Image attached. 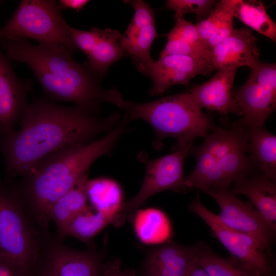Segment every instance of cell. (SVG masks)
Returning <instances> with one entry per match:
<instances>
[{
  "label": "cell",
  "mask_w": 276,
  "mask_h": 276,
  "mask_svg": "<svg viewBox=\"0 0 276 276\" xmlns=\"http://www.w3.org/2000/svg\"><path fill=\"white\" fill-rule=\"evenodd\" d=\"M122 120L118 111L101 117L99 112L78 106H63L47 98H35L29 104L19 129L0 139L9 180L20 178L52 153L97 140Z\"/></svg>",
  "instance_id": "6da1fadb"
},
{
  "label": "cell",
  "mask_w": 276,
  "mask_h": 276,
  "mask_svg": "<svg viewBox=\"0 0 276 276\" xmlns=\"http://www.w3.org/2000/svg\"><path fill=\"white\" fill-rule=\"evenodd\" d=\"M0 47L9 60L30 68L49 100L73 103L97 112L104 103L123 109L124 100L118 89L103 87L102 79L86 61L78 62L72 53L21 39L2 40Z\"/></svg>",
  "instance_id": "7a4b0ae2"
},
{
  "label": "cell",
  "mask_w": 276,
  "mask_h": 276,
  "mask_svg": "<svg viewBox=\"0 0 276 276\" xmlns=\"http://www.w3.org/2000/svg\"><path fill=\"white\" fill-rule=\"evenodd\" d=\"M129 122L123 118L119 125L100 138L47 155L18 181L10 183L37 223L49 228L48 214L51 206L88 172L97 159L111 152L126 133Z\"/></svg>",
  "instance_id": "3957f363"
},
{
  "label": "cell",
  "mask_w": 276,
  "mask_h": 276,
  "mask_svg": "<svg viewBox=\"0 0 276 276\" xmlns=\"http://www.w3.org/2000/svg\"><path fill=\"white\" fill-rule=\"evenodd\" d=\"M247 136L239 126L217 128L203 144L191 148L196 159L195 168L186 177V188H195L206 193L228 190L237 179L253 172L255 166L246 153Z\"/></svg>",
  "instance_id": "277c9868"
},
{
  "label": "cell",
  "mask_w": 276,
  "mask_h": 276,
  "mask_svg": "<svg viewBox=\"0 0 276 276\" xmlns=\"http://www.w3.org/2000/svg\"><path fill=\"white\" fill-rule=\"evenodd\" d=\"M124 115L130 121L141 119L155 132L153 146L159 149L166 138L176 139L174 149L192 146L197 137H205L217 127L212 118L194 102L188 91L147 103L123 102Z\"/></svg>",
  "instance_id": "5b68a950"
},
{
  "label": "cell",
  "mask_w": 276,
  "mask_h": 276,
  "mask_svg": "<svg viewBox=\"0 0 276 276\" xmlns=\"http://www.w3.org/2000/svg\"><path fill=\"white\" fill-rule=\"evenodd\" d=\"M51 234L32 218L11 185L0 178V259L31 273Z\"/></svg>",
  "instance_id": "8992f818"
},
{
  "label": "cell",
  "mask_w": 276,
  "mask_h": 276,
  "mask_svg": "<svg viewBox=\"0 0 276 276\" xmlns=\"http://www.w3.org/2000/svg\"><path fill=\"white\" fill-rule=\"evenodd\" d=\"M71 27L57 1L22 0L11 18L0 28V42L30 39L39 44L73 54L77 49L71 39Z\"/></svg>",
  "instance_id": "52a82bcc"
},
{
  "label": "cell",
  "mask_w": 276,
  "mask_h": 276,
  "mask_svg": "<svg viewBox=\"0 0 276 276\" xmlns=\"http://www.w3.org/2000/svg\"><path fill=\"white\" fill-rule=\"evenodd\" d=\"M192 147L174 149L172 153L146 162L141 189L134 197L124 203L117 218L118 226L122 224L127 215L137 210L153 195L167 190L180 191L186 189L184 163Z\"/></svg>",
  "instance_id": "ba28073f"
},
{
  "label": "cell",
  "mask_w": 276,
  "mask_h": 276,
  "mask_svg": "<svg viewBox=\"0 0 276 276\" xmlns=\"http://www.w3.org/2000/svg\"><path fill=\"white\" fill-rule=\"evenodd\" d=\"M232 93L242 111L241 123L263 126L276 107V64L262 61Z\"/></svg>",
  "instance_id": "9c48e42d"
},
{
  "label": "cell",
  "mask_w": 276,
  "mask_h": 276,
  "mask_svg": "<svg viewBox=\"0 0 276 276\" xmlns=\"http://www.w3.org/2000/svg\"><path fill=\"white\" fill-rule=\"evenodd\" d=\"M102 254L64 245L52 234L46 240L32 276H102Z\"/></svg>",
  "instance_id": "30bf717a"
},
{
  "label": "cell",
  "mask_w": 276,
  "mask_h": 276,
  "mask_svg": "<svg viewBox=\"0 0 276 276\" xmlns=\"http://www.w3.org/2000/svg\"><path fill=\"white\" fill-rule=\"evenodd\" d=\"M189 210L211 228L232 258L248 266L260 276H274L264 249L254 239L226 226L218 215L208 209L199 198L189 205Z\"/></svg>",
  "instance_id": "8fae6325"
},
{
  "label": "cell",
  "mask_w": 276,
  "mask_h": 276,
  "mask_svg": "<svg viewBox=\"0 0 276 276\" xmlns=\"http://www.w3.org/2000/svg\"><path fill=\"white\" fill-rule=\"evenodd\" d=\"M136 67L152 80L149 90L151 96L162 95L174 85H187L195 76L214 69L210 58L182 55H168Z\"/></svg>",
  "instance_id": "7c38bea8"
},
{
  "label": "cell",
  "mask_w": 276,
  "mask_h": 276,
  "mask_svg": "<svg viewBox=\"0 0 276 276\" xmlns=\"http://www.w3.org/2000/svg\"><path fill=\"white\" fill-rule=\"evenodd\" d=\"M220 208L218 217L231 229L256 240L266 250L274 241V232L250 202L242 201L229 190L206 192Z\"/></svg>",
  "instance_id": "4fadbf2b"
},
{
  "label": "cell",
  "mask_w": 276,
  "mask_h": 276,
  "mask_svg": "<svg viewBox=\"0 0 276 276\" xmlns=\"http://www.w3.org/2000/svg\"><path fill=\"white\" fill-rule=\"evenodd\" d=\"M31 88V81L17 77L0 47V139L20 126L29 104L27 98Z\"/></svg>",
  "instance_id": "5bb4252c"
},
{
  "label": "cell",
  "mask_w": 276,
  "mask_h": 276,
  "mask_svg": "<svg viewBox=\"0 0 276 276\" xmlns=\"http://www.w3.org/2000/svg\"><path fill=\"white\" fill-rule=\"evenodd\" d=\"M257 38L248 28L234 29L227 37L211 49V58L214 69L229 70L246 66L257 67L262 61Z\"/></svg>",
  "instance_id": "9a60e30c"
},
{
  "label": "cell",
  "mask_w": 276,
  "mask_h": 276,
  "mask_svg": "<svg viewBox=\"0 0 276 276\" xmlns=\"http://www.w3.org/2000/svg\"><path fill=\"white\" fill-rule=\"evenodd\" d=\"M237 71V68L218 70L209 80L193 85L188 92L201 109L205 108L224 115L230 113L242 115L232 93Z\"/></svg>",
  "instance_id": "2e32d148"
},
{
  "label": "cell",
  "mask_w": 276,
  "mask_h": 276,
  "mask_svg": "<svg viewBox=\"0 0 276 276\" xmlns=\"http://www.w3.org/2000/svg\"><path fill=\"white\" fill-rule=\"evenodd\" d=\"M198 244L167 243L152 250L144 264V276H188L196 261Z\"/></svg>",
  "instance_id": "e0dca14e"
},
{
  "label": "cell",
  "mask_w": 276,
  "mask_h": 276,
  "mask_svg": "<svg viewBox=\"0 0 276 276\" xmlns=\"http://www.w3.org/2000/svg\"><path fill=\"white\" fill-rule=\"evenodd\" d=\"M229 191L246 196L269 226L276 231V183L262 172L251 173L236 179Z\"/></svg>",
  "instance_id": "ac0fdd59"
},
{
  "label": "cell",
  "mask_w": 276,
  "mask_h": 276,
  "mask_svg": "<svg viewBox=\"0 0 276 276\" xmlns=\"http://www.w3.org/2000/svg\"><path fill=\"white\" fill-rule=\"evenodd\" d=\"M88 172L85 173L66 193L50 208L48 219L54 222L56 238L64 242L66 228L71 221L87 206Z\"/></svg>",
  "instance_id": "d6986e66"
},
{
  "label": "cell",
  "mask_w": 276,
  "mask_h": 276,
  "mask_svg": "<svg viewBox=\"0 0 276 276\" xmlns=\"http://www.w3.org/2000/svg\"><path fill=\"white\" fill-rule=\"evenodd\" d=\"M241 124L248 137V152L250 153V158L255 167L265 176L275 181V135L265 129L263 126Z\"/></svg>",
  "instance_id": "ffe728a7"
},
{
  "label": "cell",
  "mask_w": 276,
  "mask_h": 276,
  "mask_svg": "<svg viewBox=\"0 0 276 276\" xmlns=\"http://www.w3.org/2000/svg\"><path fill=\"white\" fill-rule=\"evenodd\" d=\"M166 36L167 41L159 57L182 55L211 59V50L203 43L195 25L191 21L176 19L174 27Z\"/></svg>",
  "instance_id": "44dd1931"
},
{
  "label": "cell",
  "mask_w": 276,
  "mask_h": 276,
  "mask_svg": "<svg viewBox=\"0 0 276 276\" xmlns=\"http://www.w3.org/2000/svg\"><path fill=\"white\" fill-rule=\"evenodd\" d=\"M238 2H217L210 15L195 24L202 41L211 50L233 31L234 11Z\"/></svg>",
  "instance_id": "7402d4cb"
},
{
  "label": "cell",
  "mask_w": 276,
  "mask_h": 276,
  "mask_svg": "<svg viewBox=\"0 0 276 276\" xmlns=\"http://www.w3.org/2000/svg\"><path fill=\"white\" fill-rule=\"evenodd\" d=\"M158 36L155 23L140 20H131L120 44L125 54L133 61L136 66L143 65L154 60L150 55L151 45Z\"/></svg>",
  "instance_id": "603a6c76"
},
{
  "label": "cell",
  "mask_w": 276,
  "mask_h": 276,
  "mask_svg": "<svg viewBox=\"0 0 276 276\" xmlns=\"http://www.w3.org/2000/svg\"><path fill=\"white\" fill-rule=\"evenodd\" d=\"M122 36L118 30L100 29L98 40L86 55L88 66L101 79L110 66L125 54L120 44Z\"/></svg>",
  "instance_id": "cb8c5ba5"
},
{
  "label": "cell",
  "mask_w": 276,
  "mask_h": 276,
  "mask_svg": "<svg viewBox=\"0 0 276 276\" xmlns=\"http://www.w3.org/2000/svg\"><path fill=\"white\" fill-rule=\"evenodd\" d=\"M133 219V228L138 239L146 244H157L168 241L172 236V227L166 215L153 208L137 210Z\"/></svg>",
  "instance_id": "d4e9b609"
},
{
  "label": "cell",
  "mask_w": 276,
  "mask_h": 276,
  "mask_svg": "<svg viewBox=\"0 0 276 276\" xmlns=\"http://www.w3.org/2000/svg\"><path fill=\"white\" fill-rule=\"evenodd\" d=\"M87 198L92 207L111 218L114 224L123 204V194L120 186L107 178L89 180Z\"/></svg>",
  "instance_id": "484cf974"
},
{
  "label": "cell",
  "mask_w": 276,
  "mask_h": 276,
  "mask_svg": "<svg viewBox=\"0 0 276 276\" xmlns=\"http://www.w3.org/2000/svg\"><path fill=\"white\" fill-rule=\"evenodd\" d=\"M196 262L209 276H260L236 259H224L201 243L198 245Z\"/></svg>",
  "instance_id": "4316f807"
},
{
  "label": "cell",
  "mask_w": 276,
  "mask_h": 276,
  "mask_svg": "<svg viewBox=\"0 0 276 276\" xmlns=\"http://www.w3.org/2000/svg\"><path fill=\"white\" fill-rule=\"evenodd\" d=\"M112 223L111 218L87 206L70 223L65 237H74L92 248L95 237L107 225Z\"/></svg>",
  "instance_id": "83f0119b"
},
{
  "label": "cell",
  "mask_w": 276,
  "mask_h": 276,
  "mask_svg": "<svg viewBox=\"0 0 276 276\" xmlns=\"http://www.w3.org/2000/svg\"><path fill=\"white\" fill-rule=\"evenodd\" d=\"M234 17L272 41H276V24L262 2L238 0Z\"/></svg>",
  "instance_id": "f1b7e54d"
},
{
  "label": "cell",
  "mask_w": 276,
  "mask_h": 276,
  "mask_svg": "<svg viewBox=\"0 0 276 276\" xmlns=\"http://www.w3.org/2000/svg\"><path fill=\"white\" fill-rule=\"evenodd\" d=\"M216 3L214 0H168L164 8L174 11L176 19L182 18L187 13H193L199 21L210 15Z\"/></svg>",
  "instance_id": "f546056e"
},
{
  "label": "cell",
  "mask_w": 276,
  "mask_h": 276,
  "mask_svg": "<svg viewBox=\"0 0 276 276\" xmlns=\"http://www.w3.org/2000/svg\"><path fill=\"white\" fill-rule=\"evenodd\" d=\"M0 276H32L31 273L0 259Z\"/></svg>",
  "instance_id": "4dcf8cb0"
},
{
  "label": "cell",
  "mask_w": 276,
  "mask_h": 276,
  "mask_svg": "<svg viewBox=\"0 0 276 276\" xmlns=\"http://www.w3.org/2000/svg\"><path fill=\"white\" fill-rule=\"evenodd\" d=\"M89 2L87 0H60L57 3L60 9H72L79 11Z\"/></svg>",
  "instance_id": "1f68e13d"
},
{
  "label": "cell",
  "mask_w": 276,
  "mask_h": 276,
  "mask_svg": "<svg viewBox=\"0 0 276 276\" xmlns=\"http://www.w3.org/2000/svg\"><path fill=\"white\" fill-rule=\"evenodd\" d=\"M188 276H209L206 272L195 262L191 267Z\"/></svg>",
  "instance_id": "d6a6232c"
}]
</instances>
